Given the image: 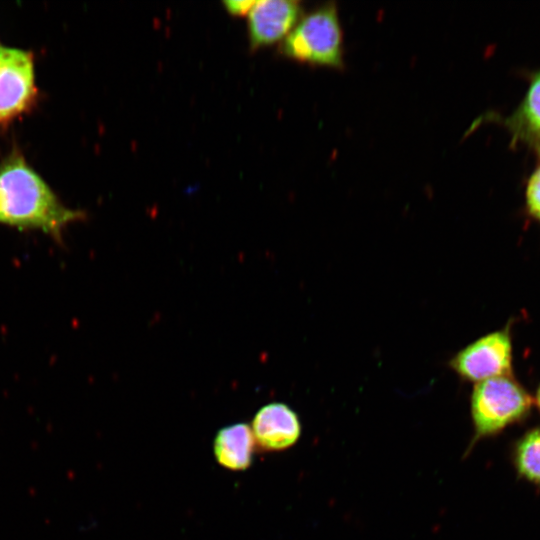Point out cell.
Instances as JSON below:
<instances>
[{
  "mask_svg": "<svg viewBox=\"0 0 540 540\" xmlns=\"http://www.w3.org/2000/svg\"><path fill=\"white\" fill-rule=\"evenodd\" d=\"M85 216L65 206L16 147L0 161V224L40 230L61 243L64 229Z\"/></svg>",
  "mask_w": 540,
  "mask_h": 540,
  "instance_id": "obj_1",
  "label": "cell"
},
{
  "mask_svg": "<svg viewBox=\"0 0 540 540\" xmlns=\"http://www.w3.org/2000/svg\"><path fill=\"white\" fill-rule=\"evenodd\" d=\"M532 405V397L512 375L476 383L470 399L474 435L468 450L526 418Z\"/></svg>",
  "mask_w": 540,
  "mask_h": 540,
  "instance_id": "obj_2",
  "label": "cell"
},
{
  "mask_svg": "<svg viewBox=\"0 0 540 540\" xmlns=\"http://www.w3.org/2000/svg\"><path fill=\"white\" fill-rule=\"evenodd\" d=\"M285 56L299 62L343 67V37L337 8L327 3L298 22L281 45Z\"/></svg>",
  "mask_w": 540,
  "mask_h": 540,
  "instance_id": "obj_3",
  "label": "cell"
},
{
  "mask_svg": "<svg viewBox=\"0 0 540 540\" xmlns=\"http://www.w3.org/2000/svg\"><path fill=\"white\" fill-rule=\"evenodd\" d=\"M37 98L33 53L0 42V125L29 112Z\"/></svg>",
  "mask_w": 540,
  "mask_h": 540,
  "instance_id": "obj_4",
  "label": "cell"
},
{
  "mask_svg": "<svg viewBox=\"0 0 540 540\" xmlns=\"http://www.w3.org/2000/svg\"><path fill=\"white\" fill-rule=\"evenodd\" d=\"M448 366L462 380L481 382L512 375V341L509 328L486 334L450 358Z\"/></svg>",
  "mask_w": 540,
  "mask_h": 540,
  "instance_id": "obj_5",
  "label": "cell"
},
{
  "mask_svg": "<svg viewBox=\"0 0 540 540\" xmlns=\"http://www.w3.org/2000/svg\"><path fill=\"white\" fill-rule=\"evenodd\" d=\"M250 428L255 444L265 451L288 449L296 444L302 433L298 414L281 402H272L261 407Z\"/></svg>",
  "mask_w": 540,
  "mask_h": 540,
  "instance_id": "obj_6",
  "label": "cell"
},
{
  "mask_svg": "<svg viewBox=\"0 0 540 540\" xmlns=\"http://www.w3.org/2000/svg\"><path fill=\"white\" fill-rule=\"evenodd\" d=\"M302 8L294 0L256 1L249 12L248 29L252 48L272 44L291 32Z\"/></svg>",
  "mask_w": 540,
  "mask_h": 540,
  "instance_id": "obj_7",
  "label": "cell"
},
{
  "mask_svg": "<svg viewBox=\"0 0 540 540\" xmlns=\"http://www.w3.org/2000/svg\"><path fill=\"white\" fill-rule=\"evenodd\" d=\"M499 121L509 131L513 144H524L540 157V70L531 74L518 107Z\"/></svg>",
  "mask_w": 540,
  "mask_h": 540,
  "instance_id": "obj_8",
  "label": "cell"
},
{
  "mask_svg": "<svg viewBox=\"0 0 540 540\" xmlns=\"http://www.w3.org/2000/svg\"><path fill=\"white\" fill-rule=\"evenodd\" d=\"M255 440L249 425L236 423L220 429L213 451L221 466L233 471L245 470L253 460Z\"/></svg>",
  "mask_w": 540,
  "mask_h": 540,
  "instance_id": "obj_9",
  "label": "cell"
},
{
  "mask_svg": "<svg viewBox=\"0 0 540 540\" xmlns=\"http://www.w3.org/2000/svg\"><path fill=\"white\" fill-rule=\"evenodd\" d=\"M513 463L521 478L540 486V427L527 431L516 442Z\"/></svg>",
  "mask_w": 540,
  "mask_h": 540,
  "instance_id": "obj_10",
  "label": "cell"
},
{
  "mask_svg": "<svg viewBox=\"0 0 540 540\" xmlns=\"http://www.w3.org/2000/svg\"><path fill=\"white\" fill-rule=\"evenodd\" d=\"M525 203L529 215L540 222V165L532 172L527 181Z\"/></svg>",
  "mask_w": 540,
  "mask_h": 540,
  "instance_id": "obj_11",
  "label": "cell"
},
{
  "mask_svg": "<svg viewBox=\"0 0 540 540\" xmlns=\"http://www.w3.org/2000/svg\"><path fill=\"white\" fill-rule=\"evenodd\" d=\"M256 1L254 0H227L223 4L233 15H244L250 12Z\"/></svg>",
  "mask_w": 540,
  "mask_h": 540,
  "instance_id": "obj_12",
  "label": "cell"
},
{
  "mask_svg": "<svg viewBox=\"0 0 540 540\" xmlns=\"http://www.w3.org/2000/svg\"><path fill=\"white\" fill-rule=\"evenodd\" d=\"M535 403L540 411V384L538 386V389H537V392H536V397H535Z\"/></svg>",
  "mask_w": 540,
  "mask_h": 540,
  "instance_id": "obj_13",
  "label": "cell"
}]
</instances>
